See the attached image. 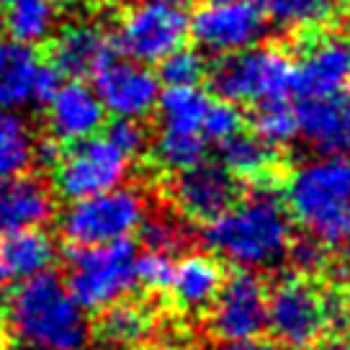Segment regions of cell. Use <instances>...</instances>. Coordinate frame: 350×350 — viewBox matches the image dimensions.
Masks as SVG:
<instances>
[{
	"instance_id": "1",
	"label": "cell",
	"mask_w": 350,
	"mask_h": 350,
	"mask_svg": "<svg viewBox=\"0 0 350 350\" xmlns=\"http://www.w3.org/2000/svg\"><path fill=\"white\" fill-rule=\"evenodd\" d=\"M208 250L240 271H262L281 262L294 242L288 208L273 188L258 186L234 201L204 230Z\"/></svg>"
},
{
	"instance_id": "2",
	"label": "cell",
	"mask_w": 350,
	"mask_h": 350,
	"mask_svg": "<svg viewBox=\"0 0 350 350\" xmlns=\"http://www.w3.org/2000/svg\"><path fill=\"white\" fill-rule=\"evenodd\" d=\"M5 322L26 350H83L90 338L85 309L55 273H42L16 286L5 301Z\"/></svg>"
},
{
	"instance_id": "3",
	"label": "cell",
	"mask_w": 350,
	"mask_h": 350,
	"mask_svg": "<svg viewBox=\"0 0 350 350\" xmlns=\"http://www.w3.org/2000/svg\"><path fill=\"white\" fill-rule=\"evenodd\" d=\"M286 208L325 247L350 242V157H317L286 183Z\"/></svg>"
},
{
	"instance_id": "4",
	"label": "cell",
	"mask_w": 350,
	"mask_h": 350,
	"mask_svg": "<svg viewBox=\"0 0 350 350\" xmlns=\"http://www.w3.org/2000/svg\"><path fill=\"white\" fill-rule=\"evenodd\" d=\"M208 85L230 103H281L296 93V62L281 46H250L206 67Z\"/></svg>"
},
{
	"instance_id": "5",
	"label": "cell",
	"mask_w": 350,
	"mask_h": 350,
	"mask_svg": "<svg viewBox=\"0 0 350 350\" xmlns=\"http://www.w3.org/2000/svg\"><path fill=\"white\" fill-rule=\"evenodd\" d=\"M134 262L137 250L129 240L98 247H70L65 278L67 291L85 312H100L134 291Z\"/></svg>"
},
{
	"instance_id": "6",
	"label": "cell",
	"mask_w": 350,
	"mask_h": 350,
	"mask_svg": "<svg viewBox=\"0 0 350 350\" xmlns=\"http://www.w3.org/2000/svg\"><path fill=\"white\" fill-rule=\"evenodd\" d=\"M147 217V196L134 186H119L96 196L70 201L59 217L72 247H98L129 240Z\"/></svg>"
},
{
	"instance_id": "7",
	"label": "cell",
	"mask_w": 350,
	"mask_h": 350,
	"mask_svg": "<svg viewBox=\"0 0 350 350\" xmlns=\"http://www.w3.org/2000/svg\"><path fill=\"white\" fill-rule=\"evenodd\" d=\"M286 350H312L327 332L325 301L304 278H286L268 291V327Z\"/></svg>"
},
{
	"instance_id": "8",
	"label": "cell",
	"mask_w": 350,
	"mask_h": 350,
	"mask_svg": "<svg viewBox=\"0 0 350 350\" xmlns=\"http://www.w3.org/2000/svg\"><path fill=\"white\" fill-rule=\"evenodd\" d=\"M191 18L180 5L170 3H137L121 16L116 44L126 59L154 65L188 39Z\"/></svg>"
},
{
	"instance_id": "9",
	"label": "cell",
	"mask_w": 350,
	"mask_h": 350,
	"mask_svg": "<svg viewBox=\"0 0 350 350\" xmlns=\"http://www.w3.org/2000/svg\"><path fill=\"white\" fill-rule=\"evenodd\" d=\"M129 157L121 154L106 137H88L70 144L55 160V186L70 201L88 198L124 186Z\"/></svg>"
},
{
	"instance_id": "10",
	"label": "cell",
	"mask_w": 350,
	"mask_h": 350,
	"mask_svg": "<svg viewBox=\"0 0 350 350\" xmlns=\"http://www.w3.org/2000/svg\"><path fill=\"white\" fill-rule=\"evenodd\" d=\"M208 327L221 342L258 340L268 327V286L255 271L227 275L208 306Z\"/></svg>"
},
{
	"instance_id": "11",
	"label": "cell",
	"mask_w": 350,
	"mask_h": 350,
	"mask_svg": "<svg viewBox=\"0 0 350 350\" xmlns=\"http://www.w3.org/2000/svg\"><path fill=\"white\" fill-rule=\"evenodd\" d=\"M265 26V13L252 0H230L204 5L201 11L193 13L188 36H193V42L201 49L221 57L258 46Z\"/></svg>"
},
{
	"instance_id": "12",
	"label": "cell",
	"mask_w": 350,
	"mask_h": 350,
	"mask_svg": "<svg viewBox=\"0 0 350 350\" xmlns=\"http://www.w3.org/2000/svg\"><path fill=\"white\" fill-rule=\"evenodd\" d=\"M93 90L106 113H113L116 119L139 121L152 113L163 93L160 80L150 67L119 57H109L93 72Z\"/></svg>"
},
{
	"instance_id": "13",
	"label": "cell",
	"mask_w": 350,
	"mask_h": 350,
	"mask_svg": "<svg viewBox=\"0 0 350 350\" xmlns=\"http://www.w3.org/2000/svg\"><path fill=\"white\" fill-rule=\"evenodd\" d=\"M173 201L178 211L196 221H211L237 201V178L219 163H198L175 173Z\"/></svg>"
},
{
	"instance_id": "14",
	"label": "cell",
	"mask_w": 350,
	"mask_h": 350,
	"mask_svg": "<svg viewBox=\"0 0 350 350\" xmlns=\"http://www.w3.org/2000/svg\"><path fill=\"white\" fill-rule=\"evenodd\" d=\"M350 88V39L342 33L319 36L304 49L296 65V93L327 98Z\"/></svg>"
},
{
	"instance_id": "15",
	"label": "cell",
	"mask_w": 350,
	"mask_h": 350,
	"mask_svg": "<svg viewBox=\"0 0 350 350\" xmlns=\"http://www.w3.org/2000/svg\"><path fill=\"white\" fill-rule=\"evenodd\" d=\"M299 137L319 157H350V96L304 98L296 106Z\"/></svg>"
},
{
	"instance_id": "16",
	"label": "cell",
	"mask_w": 350,
	"mask_h": 350,
	"mask_svg": "<svg viewBox=\"0 0 350 350\" xmlns=\"http://www.w3.org/2000/svg\"><path fill=\"white\" fill-rule=\"evenodd\" d=\"M106 121V109L96 90L83 80L59 83L57 93L46 103V124L59 144H75L96 137Z\"/></svg>"
},
{
	"instance_id": "17",
	"label": "cell",
	"mask_w": 350,
	"mask_h": 350,
	"mask_svg": "<svg viewBox=\"0 0 350 350\" xmlns=\"http://www.w3.org/2000/svg\"><path fill=\"white\" fill-rule=\"evenodd\" d=\"M55 217V193L36 175L0 180V234L42 230Z\"/></svg>"
},
{
	"instance_id": "18",
	"label": "cell",
	"mask_w": 350,
	"mask_h": 350,
	"mask_svg": "<svg viewBox=\"0 0 350 350\" xmlns=\"http://www.w3.org/2000/svg\"><path fill=\"white\" fill-rule=\"evenodd\" d=\"M109 57H113V44L96 23H67L52 36V67L72 80L93 75Z\"/></svg>"
},
{
	"instance_id": "19",
	"label": "cell",
	"mask_w": 350,
	"mask_h": 350,
	"mask_svg": "<svg viewBox=\"0 0 350 350\" xmlns=\"http://www.w3.org/2000/svg\"><path fill=\"white\" fill-rule=\"evenodd\" d=\"M55 260L57 245L42 230L11 232L0 237V284H23L49 273Z\"/></svg>"
},
{
	"instance_id": "20",
	"label": "cell",
	"mask_w": 350,
	"mask_h": 350,
	"mask_svg": "<svg viewBox=\"0 0 350 350\" xmlns=\"http://www.w3.org/2000/svg\"><path fill=\"white\" fill-rule=\"evenodd\" d=\"M221 281H224V273L214 255L191 252L173 265V278L167 291L180 312L196 314L211 306Z\"/></svg>"
},
{
	"instance_id": "21",
	"label": "cell",
	"mask_w": 350,
	"mask_h": 350,
	"mask_svg": "<svg viewBox=\"0 0 350 350\" xmlns=\"http://www.w3.org/2000/svg\"><path fill=\"white\" fill-rule=\"evenodd\" d=\"M39 67L42 62L29 46L0 39V111L31 106Z\"/></svg>"
},
{
	"instance_id": "22",
	"label": "cell",
	"mask_w": 350,
	"mask_h": 350,
	"mask_svg": "<svg viewBox=\"0 0 350 350\" xmlns=\"http://www.w3.org/2000/svg\"><path fill=\"white\" fill-rule=\"evenodd\" d=\"M154 332V314L139 301L121 299L103 309L98 319V338L111 348L129 350L144 345V340Z\"/></svg>"
},
{
	"instance_id": "23",
	"label": "cell",
	"mask_w": 350,
	"mask_h": 350,
	"mask_svg": "<svg viewBox=\"0 0 350 350\" xmlns=\"http://www.w3.org/2000/svg\"><path fill=\"white\" fill-rule=\"evenodd\" d=\"M342 13V0H265V21L284 33L319 31Z\"/></svg>"
},
{
	"instance_id": "24",
	"label": "cell",
	"mask_w": 350,
	"mask_h": 350,
	"mask_svg": "<svg viewBox=\"0 0 350 350\" xmlns=\"http://www.w3.org/2000/svg\"><path fill=\"white\" fill-rule=\"evenodd\" d=\"M3 26L11 42L21 46H36L49 42L57 31V8L52 0H16L8 5Z\"/></svg>"
},
{
	"instance_id": "25",
	"label": "cell",
	"mask_w": 350,
	"mask_h": 350,
	"mask_svg": "<svg viewBox=\"0 0 350 350\" xmlns=\"http://www.w3.org/2000/svg\"><path fill=\"white\" fill-rule=\"evenodd\" d=\"M273 147L247 131H237L219 142V165L234 178L258 180L273 167Z\"/></svg>"
},
{
	"instance_id": "26",
	"label": "cell",
	"mask_w": 350,
	"mask_h": 350,
	"mask_svg": "<svg viewBox=\"0 0 350 350\" xmlns=\"http://www.w3.org/2000/svg\"><path fill=\"white\" fill-rule=\"evenodd\" d=\"M211 98L198 85L188 88H165L157 98L154 109L160 111L163 129L175 131H201L204 116Z\"/></svg>"
},
{
	"instance_id": "27",
	"label": "cell",
	"mask_w": 350,
	"mask_h": 350,
	"mask_svg": "<svg viewBox=\"0 0 350 350\" xmlns=\"http://www.w3.org/2000/svg\"><path fill=\"white\" fill-rule=\"evenodd\" d=\"M33 154L36 142L29 124L13 111H0V180L26 173Z\"/></svg>"
},
{
	"instance_id": "28",
	"label": "cell",
	"mask_w": 350,
	"mask_h": 350,
	"mask_svg": "<svg viewBox=\"0 0 350 350\" xmlns=\"http://www.w3.org/2000/svg\"><path fill=\"white\" fill-rule=\"evenodd\" d=\"M152 157L167 173H183L206 160V139L201 131L163 129L152 144Z\"/></svg>"
},
{
	"instance_id": "29",
	"label": "cell",
	"mask_w": 350,
	"mask_h": 350,
	"mask_svg": "<svg viewBox=\"0 0 350 350\" xmlns=\"http://www.w3.org/2000/svg\"><path fill=\"white\" fill-rule=\"evenodd\" d=\"M252 134L268 147H284L299 134L296 126V109L286 100L281 103H260L252 116Z\"/></svg>"
},
{
	"instance_id": "30",
	"label": "cell",
	"mask_w": 350,
	"mask_h": 350,
	"mask_svg": "<svg viewBox=\"0 0 350 350\" xmlns=\"http://www.w3.org/2000/svg\"><path fill=\"white\" fill-rule=\"evenodd\" d=\"M157 80L165 83V88H188L198 85L206 75V59L193 46H178L170 55H165L160 62Z\"/></svg>"
},
{
	"instance_id": "31",
	"label": "cell",
	"mask_w": 350,
	"mask_h": 350,
	"mask_svg": "<svg viewBox=\"0 0 350 350\" xmlns=\"http://www.w3.org/2000/svg\"><path fill=\"white\" fill-rule=\"evenodd\" d=\"M139 232H142V240L147 245V250L165 252V255H173V252L183 250V245L188 242L186 227L178 219L165 217V214L144 217Z\"/></svg>"
},
{
	"instance_id": "32",
	"label": "cell",
	"mask_w": 350,
	"mask_h": 350,
	"mask_svg": "<svg viewBox=\"0 0 350 350\" xmlns=\"http://www.w3.org/2000/svg\"><path fill=\"white\" fill-rule=\"evenodd\" d=\"M242 131V113L237 109V103L230 100H211L201 124V134L208 142H224L227 137Z\"/></svg>"
},
{
	"instance_id": "33",
	"label": "cell",
	"mask_w": 350,
	"mask_h": 350,
	"mask_svg": "<svg viewBox=\"0 0 350 350\" xmlns=\"http://www.w3.org/2000/svg\"><path fill=\"white\" fill-rule=\"evenodd\" d=\"M173 255H165V252L147 250L144 255H137V262H134L137 284H142L150 291H167L173 278Z\"/></svg>"
},
{
	"instance_id": "34",
	"label": "cell",
	"mask_w": 350,
	"mask_h": 350,
	"mask_svg": "<svg viewBox=\"0 0 350 350\" xmlns=\"http://www.w3.org/2000/svg\"><path fill=\"white\" fill-rule=\"evenodd\" d=\"M106 139H109L121 154L126 157H137L144 152L147 147V129L139 119H116L106 131Z\"/></svg>"
},
{
	"instance_id": "35",
	"label": "cell",
	"mask_w": 350,
	"mask_h": 350,
	"mask_svg": "<svg viewBox=\"0 0 350 350\" xmlns=\"http://www.w3.org/2000/svg\"><path fill=\"white\" fill-rule=\"evenodd\" d=\"M327 247L317 242L314 237H304V240H296L288 245V258L294 262V268L299 273H317L325 268V262H327Z\"/></svg>"
},
{
	"instance_id": "36",
	"label": "cell",
	"mask_w": 350,
	"mask_h": 350,
	"mask_svg": "<svg viewBox=\"0 0 350 350\" xmlns=\"http://www.w3.org/2000/svg\"><path fill=\"white\" fill-rule=\"evenodd\" d=\"M219 350H286L278 342H268V340H247V342H221Z\"/></svg>"
},
{
	"instance_id": "37",
	"label": "cell",
	"mask_w": 350,
	"mask_h": 350,
	"mask_svg": "<svg viewBox=\"0 0 350 350\" xmlns=\"http://www.w3.org/2000/svg\"><path fill=\"white\" fill-rule=\"evenodd\" d=\"M325 350H350V332L345 335V338L332 340V342H329V345Z\"/></svg>"
},
{
	"instance_id": "38",
	"label": "cell",
	"mask_w": 350,
	"mask_h": 350,
	"mask_svg": "<svg viewBox=\"0 0 350 350\" xmlns=\"http://www.w3.org/2000/svg\"><path fill=\"white\" fill-rule=\"evenodd\" d=\"M129 350H175V348H163V345H137V348Z\"/></svg>"
},
{
	"instance_id": "39",
	"label": "cell",
	"mask_w": 350,
	"mask_h": 350,
	"mask_svg": "<svg viewBox=\"0 0 350 350\" xmlns=\"http://www.w3.org/2000/svg\"><path fill=\"white\" fill-rule=\"evenodd\" d=\"M139 3H170V5H180L183 0H139Z\"/></svg>"
},
{
	"instance_id": "40",
	"label": "cell",
	"mask_w": 350,
	"mask_h": 350,
	"mask_svg": "<svg viewBox=\"0 0 350 350\" xmlns=\"http://www.w3.org/2000/svg\"><path fill=\"white\" fill-rule=\"evenodd\" d=\"M5 319V296H3V291H0V322Z\"/></svg>"
},
{
	"instance_id": "41",
	"label": "cell",
	"mask_w": 350,
	"mask_h": 350,
	"mask_svg": "<svg viewBox=\"0 0 350 350\" xmlns=\"http://www.w3.org/2000/svg\"><path fill=\"white\" fill-rule=\"evenodd\" d=\"M204 5H217V3H230V0H201Z\"/></svg>"
},
{
	"instance_id": "42",
	"label": "cell",
	"mask_w": 350,
	"mask_h": 350,
	"mask_svg": "<svg viewBox=\"0 0 350 350\" xmlns=\"http://www.w3.org/2000/svg\"><path fill=\"white\" fill-rule=\"evenodd\" d=\"M11 3H16V0H0V8H8Z\"/></svg>"
},
{
	"instance_id": "43",
	"label": "cell",
	"mask_w": 350,
	"mask_h": 350,
	"mask_svg": "<svg viewBox=\"0 0 350 350\" xmlns=\"http://www.w3.org/2000/svg\"><path fill=\"white\" fill-rule=\"evenodd\" d=\"M52 3H65L67 5V3H75V0H52Z\"/></svg>"
},
{
	"instance_id": "44",
	"label": "cell",
	"mask_w": 350,
	"mask_h": 350,
	"mask_svg": "<svg viewBox=\"0 0 350 350\" xmlns=\"http://www.w3.org/2000/svg\"><path fill=\"white\" fill-rule=\"evenodd\" d=\"M0 350H3V348H0Z\"/></svg>"
}]
</instances>
